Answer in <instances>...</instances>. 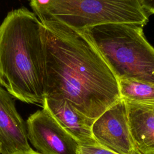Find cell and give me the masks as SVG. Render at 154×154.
I'll list each match as a JSON object with an SVG mask.
<instances>
[{
    "label": "cell",
    "instance_id": "6da1fadb",
    "mask_svg": "<svg viewBox=\"0 0 154 154\" xmlns=\"http://www.w3.org/2000/svg\"><path fill=\"white\" fill-rule=\"evenodd\" d=\"M45 97L64 99L96 120L121 98L118 79L84 31L42 23Z\"/></svg>",
    "mask_w": 154,
    "mask_h": 154
},
{
    "label": "cell",
    "instance_id": "7a4b0ae2",
    "mask_svg": "<svg viewBox=\"0 0 154 154\" xmlns=\"http://www.w3.org/2000/svg\"><path fill=\"white\" fill-rule=\"evenodd\" d=\"M41 26L26 8L8 13L0 25V85L22 102L42 105L45 95Z\"/></svg>",
    "mask_w": 154,
    "mask_h": 154
},
{
    "label": "cell",
    "instance_id": "3957f363",
    "mask_svg": "<svg viewBox=\"0 0 154 154\" xmlns=\"http://www.w3.org/2000/svg\"><path fill=\"white\" fill-rule=\"evenodd\" d=\"M84 32L117 79L154 85V48L146 40L143 26L132 23H106Z\"/></svg>",
    "mask_w": 154,
    "mask_h": 154
},
{
    "label": "cell",
    "instance_id": "277c9868",
    "mask_svg": "<svg viewBox=\"0 0 154 154\" xmlns=\"http://www.w3.org/2000/svg\"><path fill=\"white\" fill-rule=\"evenodd\" d=\"M40 22H57L73 29H87L106 23H132L141 26L149 15L139 0H29Z\"/></svg>",
    "mask_w": 154,
    "mask_h": 154
},
{
    "label": "cell",
    "instance_id": "5b68a950",
    "mask_svg": "<svg viewBox=\"0 0 154 154\" xmlns=\"http://www.w3.org/2000/svg\"><path fill=\"white\" fill-rule=\"evenodd\" d=\"M28 141L41 154H78L79 144L45 109L26 121Z\"/></svg>",
    "mask_w": 154,
    "mask_h": 154
},
{
    "label": "cell",
    "instance_id": "8992f818",
    "mask_svg": "<svg viewBox=\"0 0 154 154\" xmlns=\"http://www.w3.org/2000/svg\"><path fill=\"white\" fill-rule=\"evenodd\" d=\"M91 131L94 139L102 147L117 154H137L123 99L120 98L94 120Z\"/></svg>",
    "mask_w": 154,
    "mask_h": 154
},
{
    "label": "cell",
    "instance_id": "52a82bcc",
    "mask_svg": "<svg viewBox=\"0 0 154 154\" xmlns=\"http://www.w3.org/2000/svg\"><path fill=\"white\" fill-rule=\"evenodd\" d=\"M11 96L0 85L1 154L32 149L27 138L26 122L17 112Z\"/></svg>",
    "mask_w": 154,
    "mask_h": 154
},
{
    "label": "cell",
    "instance_id": "ba28073f",
    "mask_svg": "<svg viewBox=\"0 0 154 154\" xmlns=\"http://www.w3.org/2000/svg\"><path fill=\"white\" fill-rule=\"evenodd\" d=\"M42 106L76 140L79 145L97 144L91 131L94 120L79 112L69 102L45 97Z\"/></svg>",
    "mask_w": 154,
    "mask_h": 154
},
{
    "label": "cell",
    "instance_id": "9c48e42d",
    "mask_svg": "<svg viewBox=\"0 0 154 154\" xmlns=\"http://www.w3.org/2000/svg\"><path fill=\"white\" fill-rule=\"evenodd\" d=\"M125 101L137 154H154V104Z\"/></svg>",
    "mask_w": 154,
    "mask_h": 154
},
{
    "label": "cell",
    "instance_id": "30bf717a",
    "mask_svg": "<svg viewBox=\"0 0 154 154\" xmlns=\"http://www.w3.org/2000/svg\"><path fill=\"white\" fill-rule=\"evenodd\" d=\"M121 98L144 104H154V85L139 81L118 79Z\"/></svg>",
    "mask_w": 154,
    "mask_h": 154
},
{
    "label": "cell",
    "instance_id": "8fae6325",
    "mask_svg": "<svg viewBox=\"0 0 154 154\" xmlns=\"http://www.w3.org/2000/svg\"><path fill=\"white\" fill-rule=\"evenodd\" d=\"M78 154H117L99 144L79 145Z\"/></svg>",
    "mask_w": 154,
    "mask_h": 154
},
{
    "label": "cell",
    "instance_id": "7c38bea8",
    "mask_svg": "<svg viewBox=\"0 0 154 154\" xmlns=\"http://www.w3.org/2000/svg\"><path fill=\"white\" fill-rule=\"evenodd\" d=\"M140 2L149 16L154 14V0H139Z\"/></svg>",
    "mask_w": 154,
    "mask_h": 154
},
{
    "label": "cell",
    "instance_id": "4fadbf2b",
    "mask_svg": "<svg viewBox=\"0 0 154 154\" xmlns=\"http://www.w3.org/2000/svg\"><path fill=\"white\" fill-rule=\"evenodd\" d=\"M13 154H41L40 153H38V152L34 151L33 149H31L30 150L28 151H25V152H16L15 153Z\"/></svg>",
    "mask_w": 154,
    "mask_h": 154
},
{
    "label": "cell",
    "instance_id": "5bb4252c",
    "mask_svg": "<svg viewBox=\"0 0 154 154\" xmlns=\"http://www.w3.org/2000/svg\"><path fill=\"white\" fill-rule=\"evenodd\" d=\"M0 154H1V145H0Z\"/></svg>",
    "mask_w": 154,
    "mask_h": 154
}]
</instances>
